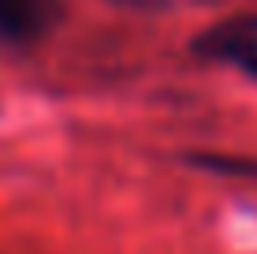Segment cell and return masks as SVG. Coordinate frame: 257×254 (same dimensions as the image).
<instances>
[{
    "mask_svg": "<svg viewBox=\"0 0 257 254\" xmlns=\"http://www.w3.org/2000/svg\"><path fill=\"white\" fill-rule=\"evenodd\" d=\"M45 26V0H0V38L4 41H34Z\"/></svg>",
    "mask_w": 257,
    "mask_h": 254,
    "instance_id": "7a4b0ae2",
    "label": "cell"
},
{
    "mask_svg": "<svg viewBox=\"0 0 257 254\" xmlns=\"http://www.w3.org/2000/svg\"><path fill=\"white\" fill-rule=\"evenodd\" d=\"M194 52L220 64H235L238 71L257 78V15H235L209 26L205 34L194 38Z\"/></svg>",
    "mask_w": 257,
    "mask_h": 254,
    "instance_id": "6da1fadb",
    "label": "cell"
}]
</instances>
